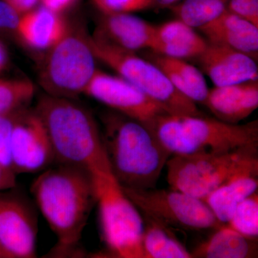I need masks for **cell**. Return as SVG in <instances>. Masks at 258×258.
<instances>
[{"label":"cell","mask_w":258,"mask_h":258,"mask_svg":"<svg viewBox=\"0 0 258 258\" xmlns=\"http://www.w3.org/2000/svg\"><path fill=\"white\" fill-rule=\"evenodd\" d=\"M35 111L61 165L91 174H112L101 131L91 112L73 99L47 94L40 98Z\"/></svg>","instance_id":"obj_1"},{"label":"cell","mask_w":258,"mask_h":258,"mask_svg":"<svg viewBox=\"0 0 258 258\" xmlns=\"http://www.w3.org/2000/svg\"><path fill=\"white\" fill-rule=\"evenodd\" d=\"M102 138L112 174L123 187L156 188L171 153L147 125L118 113L103 118Z\"/></svg>","instance_id":"obj_2"},{"label":"cell","mask_w":258,"mask_h":258,"mask_svg":"<svg viewBox=\"0 0 258 258\" xmlns=\"http://www.w3.org/2000/svg\"><path fill=\"white\" fill-rule=\"evenodd\" d=\"M31 191L57 237L59 248L68 250L76 247L96 204L91 174L79 168L60 164L37 176Z\"/></svg>","instance_id":"obj_3"},{"label":"cell","mask_w":258,"mask_h":258,"mask_svg":"<svg viewBox=\"0 0 258 258\" xmlns=\"http://www.w3.org/2000/svg\"><path fill=\"white\" fill-rule=\"evenodd\" d=\"M149 128L171 155L222 154L258 145L257 120L232 124L203 115L165 113Z\"/></svg>","instance_id":"obj_4"},{"label":"cell","mask_w":258,"mask_h":258,"mask_svg":"<svg viewBox=\"0 0 258 258\" xmlns=\"http://www.w3.org/2000/svg\"><path fill=\"white\" fill-rule=\"evenodd\" d=\"M47 50L39 71L40 86L47 95L74 99L84 93L97 70L84 27L69 23L63 36Z\"/></svg>","instance_id":"obj_5"},{"label":"cell","mask_w":258,"mask_h":258,"mask_svg":"<svg viewBox=\"0 0 258 258\" xmlns=\"http://www.w3.org/2000/svg\"><path fill=\"white\" fill-rule=\"evenodd\" d=\"M258 164V145L222 154L171 155L166 162L171 189L205 199L237 173Z\"/></svg>","instance_id":"obj_6"},{"label":"cell","mask_w":258,"mask_h":258,"mask_svg":"<svg viewBox=\"0 0 258 258\" xmlns=\"http://www.w3.org/2000/svg\"><path fill=\"white\" fill-rule=\"evenodd\" d=\"M103 240L118 257L144 258V220L112 174H91Z\"/></svg>","instance_id":"obj_7"},{"label":"cell","mask_w":258,"mask_h":258,"mask_svg":"<svg viewBox=\"0 0 258 258\" xmlns=\"http://www.w3.org/2000/svg\"><path fill=\"white\" fill-rule=\"evenodd\" d=\"M90 42L96 59L161 105L168 113L203 115L197 103L179 93L161 69L150 60L115 46L94 34L90 35Z\"/></svg>","instance_id":"obj_8"},{"label":"cell","mask_w":258,"mask_h":258,"mask_svg":"<svg viewBox=\"0 0 258 258\" xmlns=\"http://www.w3.org/2000/svg\"><path fill=\"white\" fill-rule=\"evenodd\" d=\"M144 217L186 230H216L219 222L205 200L175 189H135L123 187Z\"/></svg>","instance_id":"obj_9"},{"label":"cell","mask_w":258,"mask_h":258,"mask_svg":"<svg viewBox=\"0 0 258 258\" xmlns=\"http://www.w3.org/2000/svg\"><path fill=\"white\" fill-rule=\"evenodd\" d=\"M84 93L149 128L158 117L169 113L161 105L123 78L99 70H96Z\"/></svg>","instance_id":"obj_10"},{"label":"cell","mask_w":258,"mask_h":258,"mask_svg":"<svg viewBox=\"0 0 258 258\" xmlns=\"http://www.w3.org/2000/svg\"><path fill=\"white\" fill-rule=\"evenodd\" d=\"M11 157L13 171L18 173L44 170L55 160L46 128L36 111L23 108L17 112Z\"/></svg>","instance_id":"obj_11"},{"label":"cell","mask_w":258,"mask_h":258,"mask_svg":"<svg viewBox=\"0 0 258 258\" xmlns=\"http://www.w3.org/2000/svg\"><path fill=\"white\" fill-rule=\"evenodd\" d=\"M37 225L28 205L18 198H0V250L4 257L36 254Z\"/></svg>","instance_id":"obj_12"},{"label":"cell","mask_w":258,"mask_h":258,"mask_svg":"<svg viewBox=\"0 0 258 258\" xmlns=\"http://www.w3.org/2000/svg\"><path fill=\"white\" fill-rule=\"evenodd\" d=\"M197 59L215 86H230L258 79L255 60L229 47L208 42Z\"/></svg>","instance_id":"obj_13"},{"label":"cell","mask_w":258,"mask_h":258,"mask_svg":"<svg viewBox=\"0 0 258 258\" xmlns=\"http://www.w3.org/2000/svg\"><path fill=\"white\" fill-rule=\"evenodd\" d=\"M205 106L217 119L237 124L258 107V81L215 86L209 89Z\"/></svg>","instance_id":"obj_14"},{"label":"cell","mask_w":258,"mask_h":258,"mask_svg":"<svg viewBox=\"0 0 258 258\" xmlns=\"http://www.w3.org/2000/svg\"><path fill=\"white\" fill-rule=\"evenodd\" d=\"M156 25L132 14L103 15L94 35L123 50L150 49Z\"/></svg>","instance_id":"obj_15"},{"label":"cell","mask_w":258,"mask_h":258,"mask_svg":"<svg viewBox=\"0 0 258 258\" xmlns=\"http://www.w3.org/2000/svg\"><path fill=\"white\" fill-rule=\"evenodd\" d=\"M199 30L209 43L229 47L257 59L258 27L228 10Z\"/></svg>","instance_id":"obj_16"},{"label":"cell","mask_w":258,"mask_h":258,"mask_svg":"<svg viewBox=\"0 0 258 258\" xmlns=\"http://www.w3.org/2000/svg\"><path fill=\"white\" fill-rule=\"evenodd\" d=\"M208 44L195 28L177 19L156 25L150 50L159 55L186 60L197 58Z\"/></svg>","instance_id":"obj_17"},{"label":"cell","mask_w":258,"mask_h":258,"mask_svg":"<svg viewBox=\"0 0 258 258\" xmlns=\"http://www.w3.org/2000/svg\"><path fill=\"white\" fill-rule=\"evenodd\" d=\"M68 26L61 14L42 6L20 16L16 33L31 48L48 50L63 36Z\"/></svg>","instance_id":"obj_18"},{"label":"cell","mask_w":258,"mask_h":258,"mask_svg":"<svg viewBox=\"0 0 258 258\" xmlns=\"http://www.w3.org/2000/svg\"><path fill=\"white\" fill-rule=\"evenodd\" d=\"M258 164L237 173L212 191L205 203L219 222L227 224L237 205L257 191Z\"/></svg>","instance_id":"obj_19"},{"label":"cell","mask_w":258,"mask_h":258,"mask_svg":"<svg viewBox=\"0 0 258 258\" xmlns=\"http://www.w3.org/2000/svg\"><path fill=\"white\" fill-rule=\"evenodd\" d=\"M192 252L195 258H253L257 257V239L249 238L222 225Z\"/></svg>","instance_id":"obj_20"},{"label":"cell","mask_w":258,"mask_h":258,"mask_svg":"<svg viewBox=\"0 0 258 258\" xmlns=\"http://www.w3.org/2000/svg\"><path fill=\"white\" fill-rule=\"evenodd\" d=\"M149 60L161 69L179 93L195 103H205L209 88L200 70L183 59L155 52L149 56Z\"/></svg>","instance_id":"obj_21"},{"label":"cell","mask_w":258,"mask_h":258,"mask_svg":"<svg viewBox=\"0 0 258 258\" xmlns=\"http://www.w3.org/2000/svg\"><path fill=\"white\" fill-rule=\"evenodd\" d=\"M142 239L144 258H191V252L167 227L145 217Z\"/></svg>","instance_id":"obj_22"},{"label":"cell","mask_w":258,"mask_h":258,"mask_svg":"<svg viewBox=\"0 0 258 258\" xmlns=\"http://www.w3.org/2000/svg\"><path fill=\"white\" fill-rule=\"evenodd\" d=\"M228 0H182L171 6L179 20L193 28H200L227 10Z\"/></svg>","instance_id":"obj_23"},{"label":"cell","mask_w":258,"mask_h":258,"mask_svg":"<svg viewBox=\"0 0 258 258\" xmlns=\"http://www.w3.org/2000/svg\"><path fill=\"white\" fill-rule=\"evenodd\" d=\"M34 93V85L28 80L0 81V115L25 108Z\"/></svg>","instance_id":"obj_24"},{"label":"cell","mask_w":258,"mask_h":258,"mask_svg":"<svg viewBox=\"0 0 258 258\" xmlns=\"http://www.w3.org/2000/svg\"><path fill=\"white\" fill-rule=\"evenodd\" d=\"M227 224L242 235L249 238L257 239V191L249 195L237 205Z\"/></svg>","instance_id":"obj_25"},{"label":"cell","mask_w":258,"mask_h":258,"mask_svg":"<svg viewBox=\"0 0 258 258\" xmlns=\"http://www.w3.org/2000/svg\"><path fill=\"white\" fill-rule=\"evenodd\" d=\"M103 15L132 14L155 5L154 0H92Z\"/></svg>","instance_id":"obj_26"},{"label":"cell","mask_w":258,"mask_h":258,"mask_svg":"<svg viewBox=\"0 0 258 258\" xmlns=\"http://www.w3.org/2000/svg\"><path fill=\"white\" fill-rule=\"evenodd\" d=\"M18 111L0 115V166L12 171L11 137Z\"/></svg>","instance_id":"obj_27"},{"label":"cell","mask_w":258,"mask_h":258,"mask_svg":"<svg viewBox=\"0 0 258 258\" xmlns=\"http://www.w3.org/2000/svg\"><path fill=\"white\" fill-rule=\"evenodd\" d=\"M227 10L258 27V0H228Z\"/></svg>","instance_id":"obj_28"},{"label":"cell","mask_w":258,"mask_h":258,"mask_svg":"<svg viewBox=\"0 0 258 258\" xmlns=\"http://www.w3.org/2000/svg\"><path fill=\"white\" fill-rule=\"evenodd\" d=\"M20 15L4 0H0V30L16 32Z\"/></svg>","instance_id":"obj_29"},{"label":"cell","mask_w":258,"mask_h":258,"mask_svg":"<svg viewBox=\"0 0 258 258\" xmlns=\"http://www.w3.org/2000/svg\"><path fill=\"white\" fill-rule=\"evenodd\" d=\"M42 6L55 13H64L66 10L74 7L77 0H40Z\"/></svg>","instance_id":"obj_30"},{"label":"cell","mask_w":258,"mask_h":258,"mask_svg":"<svg viewBox=\"0 0 258 258\" xmlns=\"http://www.w3.org/2000/svg\"><path fill=\"white\" fill-rule=\"evenodd\" d=\"M8 3L20 15L35 9V6L40 0H4Z\"/></svg>","instance_id":"obj_31"},{"label":"cell","mask_w":258,"mask_h":258,"mask_svg":"<svg viewBox=\"0 0 258 258\" xmlns=\"http://www.w3.org/2000/svg\"><path fill=\"white\" fill-rule=\"evenodd\" d=\"M14 171L0 166V189L13 186L15 182Z\"/></svg>","instance_id":"obj_32"},{"label":"cell","mask_w":258,"mask_h":258,"mask_svg":"<svg viewBox=\"0 0 258 258\" xmlns=\"http://www.w3.org/2000/svg\"><path fill=\"white\" fill-rule=\"evenodd\" d=\"M155 5H159L161 7H171L175 5L176 3H179L182 0H154Z\"/></svg>","instance_id":"obj_33"},{"label":"cell","mask_w":258,"mask_h":258,"mask_svg":"<svg viewBox=\"0 0 258 258\" xmlns=\"http://www.w3.org/2000/svg\"><path fill=\"white\" fill-rule=\"evenodd\" d=\"M7 61V52L4 46L0 43V71L3 69Z\"/></svg>","instance_id":"obj_34"},{"label":"cell","mask_w":258,"mask_h":258,"mask_svg":"<svg viewBox=\"0 0 258 258\" xmlns=\"http://www.w3.org/2000/svg\"><path fill=\"white\" fill-rule=\"evenodd\" d=\"M0 257H4V256H3V253H2L1 250H0Z\"/></svg>","instance_id":"obj_35"}]
</instances>
